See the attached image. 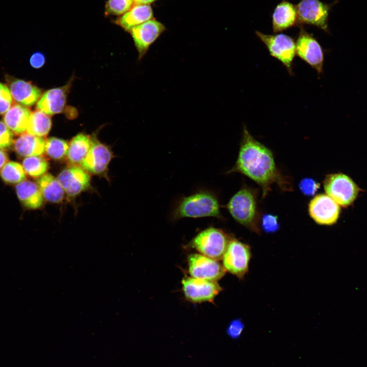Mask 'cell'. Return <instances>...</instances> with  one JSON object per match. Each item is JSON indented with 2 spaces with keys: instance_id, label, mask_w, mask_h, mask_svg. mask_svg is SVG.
Masks as SVG:
<instances>
[{
  "instance_id": "6da1fadb",
  "label": "cell",
  "mask_w": 367,
  "mask_h": 367,
  "mask_svg": "<svg viewBox=\"0 0 367 367\" xmlns=\"http://www.w3.org/2000/svg\"><path fill=\"white\" fill-rule=\"evenodd\" d=\"M240 173L261 188L264 197L276 184L281 190L289 191L291 184L278 171L271 151L255 140L243 127V135L235 164L227 173Z\"/></svg>"
},
{
  "instance_id": "7a4b0ae2",
  "label": "cell",
  "mask_w": 367,
  "mask_h": 367,
  "mask_svg": "<svg viewBox=\"0 0 367 367\" xmlns=\"http://www.w3.org/2000/svg\"><path fill=\"white\" fill-rule=\"evenodd\" d=\"M203 217L223 218L217 197L208 190L199 191L181 197L171 214V219L174 221L184 218Z\"/></svg>"
},
{
  "instance_id": "3957f363",
  "label": "cell",
  "mask_w": 367,
  "mask_h": 367,
  "mask_svg": "<svg viewBox=\"0 0 367 367\" xmlns=\"http://www.w3.org/2000/svg\"><path fill=\"white\" fill-rule=\"evenodd\" d=\"M226 207L237 222L260 233L256 196L253 189L246 186L242 188L230 198Z\"/></svg>"
},
{
  "instance_id": "277c9868",
  "label": "cell",
  "mask_w": 367,
  "mask_h": 367,
  "mask_svg": "<svg viewBox=\"0 0 367 367\" xmlns=\"http://www.w3.org/2000/svg\"><path fill=\"white\" fill-rule=\"evenodd\" d=\"M231 238L222 230L211 227L198 233L190 246L201 254L218 260L222 258Z\"/></svg>"
},
{
  "instance_id": "5b68a950",
  "label": "cell",
  "mask_w": 367,
  "mask_h": 367,
  "mask_svg": "<svg viewBox=\"0 0 367 367\" xmlns=\"http://www.w3.org/2000/svg\"><path fill=\"white\" fill-rule=\"evenodd\" d=\"M255 34L265 45L270 55L281 62L289 74L293 75V62L296 55L294 39L281 33L265 34L256 31Z\"/></svg>"
},
{
  "instance_id": "8992f818",
  "label": "cell",
  "mask_w": 367,
  "mask_h": 367,
  "mask_svg": "<svg viewBox=\"0 0 367 367\" xmlns=\"http://www.w3.org/2000/svg\"><path fill=\"white\" fill-rule=\"evenodd\" d=\"M323 183L326 194L344 207L352 204L360 192L356 183L342 173L327 175Z\"/></svg>"
},
{
  "instance_id": "52a82bcc",
  "label": "cell",
  "mask_w": 367,
  "mask_h": 367,
  "mask_svg": "<svg viewBox=\"0 0 367 367\" xmlns=\"http://www.w3.org/2000/svg\"><path fill=\"white\" fill-rule=\"evenodd\" d=\"M335 4H326L320 0H301L296 6L297 25L308 24L317 27L329 33L328 17Z\"/></svg>"
},
{
  "instance_id": "ba28073f",
  "label": "cell",
  "mask_w": 367,
  "mask_h": 367,
  "mask_svg": "<svg viewBox=\"0 0 367 367\" xmlns=\"http://www.w3.org/2000/svg\"><path fill=\"white\" fill-rule=\"evenodd\" d=\"M251 256L249 245L231 238L222 257L223 266L226 271L242 279L248 271Z\"/></svg>"
},
{
  "instance_id": "9c48e42d",
  "label": "cell",
  "mask_w": 367,
  "mask_h": 367,
  "mask_svg": "<svg viewBox=\"0 0 367 367\" xmlns=\"http://www.w3.org/2000/svg\"><path fill=\"white\" fill-rule=\"evenodd\" d=\"M299 27L300 30L296 41V55L320 74L323 72L324 62L323 48L312 35L305 30L303 25Z\"/></svg>"
},
{
  "instance_id": "30bf717a",
  "label": "cell",
  "mask_w": 367,
  "mask_h": 367,
  "mask_svg": "<svg viewBox=\"0 0 367 367\" xmlns=\"http://www.w3.org/2000/svg\"><path fill=\"white\" fill-rule=\"evenodd\" d=\"M185 298L192 303L213 302L221 291L217 281L186 277L181 281Z\"/></svg>"
},
{
  "instance_id": "8fae6325",
  "label": "cell",
  "mask_w": 367,
  "mask_h": 367,
  "mask_svg": "<svg viewBox=\"0 0 367 367\" xmlns=\"http://www.w3.org/2000/svg\"><path fill=\"white\" fill-rule=\"evenodd\" d=\"M189 272L192 277L217 281L226 271L219 261L201 254H191L188 257Z\"/></svg>"
},
{
  "instance_id": "7c38bea8",
  "label": "cell",
  "mask_w": 367,
  "mask_h": 367,
  "mask_svg": "<svg viewBox=\"0 0 367 367\" xmlns=\"http://www.w3.org/2000/svg\"><path fill=\"white\" fill-rule=\"evenodd\" d=\"M166 30L165 25L153 18L129 31L138 51L139 60L143 58L150 46Z\"/></svg>"
},
{
  "instance_id": "4fadbf2b",
  "label": "cell",
  "mask_w": 367,
  "mask_h": 367,
  "mask_svg": "<svg viewBox=\"0 0 367 367\" xmlns=\"http://www.w3.org/2000/svg\"><path fill=\"white\" fill-rule=\"evenodd\" d=\"M310 216L318 224L331 225L337 221L340 205L327 194L316 195L308 205Z\"/></svg>"
},
{
  "instance_id": "5bb4252c",
  "label": "cell",
  "mask_w": 367,
  "mask_h": 367,
  "mask_svg": "<svg viewBox=\"0 0 367 367\" xmlns=\"http://www.w3.org/2000/svg\"><path fill=\"white\" fill-rule=\"evenodd\" d=\"M91 141L90 149L81 164L84 170L93 174H100L106 170L112 154L109 148L94 136Z\"/></svg>"
},
{
  "instance_id": "9a60e30c",
  "label": "cell",
  "mask_w": 367,
  "mask_h": 367,
  "mask_svg": "<svg viewBox=\"0 0 367 367\" xmlns=\"http://www.w3.org/2000/svg\"><path fill=\"white\" fill-rule=\"evenodd\" d=\"M58 179L66 194L74 197L89 188L91 178L83 169L73 166L62 170Z\"/></svg>"
},
{
  "instance_id": "2e32d148",
  "label": "cell",
  "mask_w": 367,
  "mask_h": 367,
  "mask_svg": "<svg viewBox=\"0 0 367 367\" xmlns=\"http://www.w3.org/2000/svg\"><path fill=\"white\" fill-rule=\"evenodd\" d=\"M70 86L69 83L63 87L46 91L37 101V109L48 115L62 112L65 107Z\"/></svg>"
},
{
  "instance_id": "e0dca14e",
  "label": "cell",
  "mask_w": 367,
  "mask_h": 367,
  "mask_svg": "<svg viewBox=\"0 0 367 367\" xmlns=\"http://www.w3.org/2000/svg\"><path fill=\"white\" fill-rule=\"evenodd\" d=\"M9 81L11 96L19 104L25 107L32 106L42 95L41 90L31 82L12 78Z\"/></svg>"
},
{
  "instance_id": "ac0fdd59",
  "label": "cell",
  "mask_w": 367,
  "mask_h": 367,
  "mask_svg": "<svg viewBox=\"0 0 367 367\" xmlns=\"http://www.w3.org/2000/svg\"><path fill=\"white\" fill-rule=\"evenodd\" d=\"M296 6L287 0H282L275 7L272 15L274 33L282 32L295 25H297Z\"/></svg>"
},
{
  "instance_id": "d6986e66",
  "label": "cell",
  "mask_w": 367,
  "mask_h": 367,
  "mask_svg": "<svg viewBox=\"0 0 367 367\" xmlns=\"http://www.w3.org/2000/svg\"><path fill=\"white\" fill-rule=\"evenodd\" d=\"M153 18L150 5L134 4L128 11L119 16L115 23L129 32L134 27Z\"/></svg>"
},
{
  "instance_id": "ffe728a7",
  "label": "cell",
  "mask_w": 367,
  "mask_h": 367,
  "mask_svg": "<svg viewBox=\"0 0 367 367\" xmlns=\"http://www.w3.org/2000/svg\"><path fill=\"white\" fill-rule=\"evenodd\" d=\"M31 113L27 107L15 103L5 113L3 122L14 134L21 135L27 132Z\"/></svg>"
},
{
  "instance_id": "44dd1931",
  "label": "cell",
  "mask_w": 367,
  "mask_h": 367,
  "mask_svg": "<svg viewBox=\"0 0 367 367\" xmlns=\"http://www.w3.org/2000/svg\"><path fill=\"white\" fill-rule=\"evenodd\" d=\"M15 151L21 156L40 155L45 151V141L29 133H23L14 140Z\"/></svg>"
},
{
  "instance_id": "7402d4cb",
  "label": "cell",
  "mask_w": 367,
  "mask_h": 367,
  "mask_svg": "<svg viewBox=\"0 0 367 367\" xmlns=\"http://www.w3.org/2000/svg\"><path fill=\"white\" fill-rule=\"evenodd\" d=\"M17 197L25 207L36 209L43 204V197L37 184L29 180H24L15 187Z\"/></svg>"
},
{
  "instance_id": "603a6c76",
  "label": "cell",
  "mask_w": 367,
  "mask_h": 367,
  "mask_svg": "<svg viewBox=\"0 0 367 367\" xmlns=\"http://www.w3.org/2000/svg\"><path fill=\"white\" fill-rule=\"evenodd\" d=\"M43 198L53 203L60 202L63 199L64 190L58 179L50 174H45L36 180Z\"/></svg>"
},
{
  "instance_id": "cb8c5ba5",
  "label": "cell",
  "mask_w": 367,
  "mask_h": 367,
  "mask_svg": "<svg viewBox=\"0 0 367 367\" xmlns=\"http://www.w3.org/2000/svg\"><path fill=\"white\" fill-rule=\"evenodd\" d=\"M91 138L84 134H79L70 141L67 152L69 162L73 164H81L90 147Z\"/></svg>"
},
{
  "instance_id": "d4e9b609",
  "label": "cell",
  "mask_w": 367,
  "mask_h": 367,
  "mask_svg": "<svg viewBox=\"0 0 367 367\" xmlns=\"http://www.w3.org/2000/svg\"><path fill=\"white\" fill-rule=\"evenodd\" d=\"M51 127V120L49 115L37 109L31 113L27 132L42 138L47 135Z\"/></svg>"
},
{
  "instance_id": "484cf974",
  "label": "cell",
  "mask_w": 367,
  "mask_h": 367,
  "mask_svg": "<svg viewBox=\"0 0 367 367\" xmlns=\"http://www.w3.org/2000/svg\"><path fill=\"white\" fill-rule=\"evenodd\" d=\"M0 176L3 180L8 184H18L26 178L22 166L19 163L7 162L0 170Z\"/></svg>"
},
{
  "instance_id": "4316f807",
  "label": "cell",
  "mask_w": 367,
  "mask_h": 367,
  "mask_svg": "<svg viewBox=\"0 0 367 367\" xmlns=\"http://www.w3.org/2000/svg\"><path fill=\"white\" fill-rule=\"evenodd\" d=\"M25 173L33 178H39L48 169L47 161L40 155L25 157L22 163Z\"/></svg>"
},
{
  "instance_id": "83f0119b",
  "label": "cell",
  "mask_w": 367,
  "mask_h": 367,
  "mask_svg": "<svg viewBox=\"0 0 367 367\" xmlns=\"http://www.w3.org/2000/svg\"><path fill=\"white\" fill-rule=\"evenodd\" d=\"M68 146L65 140L51 137L45 141V151L50 158L60 160L67 155Z\"/></svg>"
},
{
  "instance_id": "f1b7e54d",
  "label": "cell",
  "mask_w": 367,
  "mask_h": 367,
  "mask_svg": "<svg viewBox=\"0 0 367 367\" xmlns=\"http://www.w3.org/2000/svg\"><path fill=\"white\" fill-rule=\"evenodd\" d=\"M134 5L133 0H108L105 6L106 15H122Z\"/></svg>"
},
{
  "instance_id": "f546056e",
  "label": "cell",
  "mask_w": 367,
  "mask_h": 367,
  "mask_svg": "<svg viewBox=\"0 0 367 367\" xmlns=\"http://www.w3.org/2000/svg\"><path fill=\"white\" fill-rule=\"evenodd\" d=\"M12 103V97L8 87L0 83V114H5Z\"/></svg>"
},
{
  "instance_id": "4dcf8cb0",
  "label": "cell",
  "mask_w": 367,
  "mask_h": 367,
  "mask_svg": "<svg viewBox=\"0 0 367 367\" xmlns=\"http://www.w3.org/2000/svg\"><path fill=\"white\" fill-rule=\"evenodd\" d=\"M14 142L13 134L3 121L0 120V149L8 148Z\"/></svg>"
},
{
  "instance_id": "1f68e13d",
  "label": "cell",
  "mask_w": 367,
  "mask_h": 367,
  "mask_svg": "<svg viewBox=\"0 0 367 367\" xmlns=\"http://www.w3.org/2000/svg\"><path fill=\"white\" fill-rule=\"evenodd\" d=\"M320 187V184L310 178L302 179L299 184L301 191L306 196H312Z\"/></svg>"
},
{
  "instance_id": "d6a6232c",
  "label": "cell",
  "mask_w": 367,
  "mask_h": 367,
  "mask_svg": "<svg viewBox=\"0 0 367 367\" xmlns=\"http://www.w3.org/2000/svg\"><path fill=\"white\" fill-rule=\"evenodd\" d=\"M261 224L267 232H274L279 228L277 217L270 214L266 215L263 217Z\"/></svg>"
},
{
  "instance_id": "836d02e7",
  "label": "cell",
  "mask_w": 367,
  "mask_h": 367,
  "mask_svg": "<svg viewBox=\"0 0 367 367\" xmlns=\"http://www.w3.org/2000/svg\"><path fill=\"white\" fill-rule=\"evenodd\" d=\"M244 324L239 320H235L231 322L227 329V333L232 338H238L244 329Z\"/></svg>"
},
{
  "instance_id": "e575fe53",
  "label": "cell",
  "mask_w": 367,
  "mask_h": 367,
  "mask_svg": "<svg viewBox=\"0 0 367 367\" xmlns=\"http://www.w3.org/2000/svg\"><path fill=\"white\" fill-rule=\"evenodd\" d=\"M45 58L44 55L40 52L34 53L31 57L30 63L34 68H40L45 64Z\"/></svg>"
},
{
  "instance_id": "d590c367",
  "label": "cell",
  "mask_w": 367,
  "mask_h": 367,
  "mask_svg": "<svg viewBox=\"0 0 367 367\" xmlns=\"http://www.w3.org/2000/svg\"><path fill=\"white\" fill-rule=\"evenodd\" d=\"M8 160L7 153L2 149H0V170Z\"/></svg>"
},
{
  "instance_id": "8d00e7d4",
  "label": "cell",
  "mask_w": 367,
  "mask_h": 367,
  "mask_svg": "<svg viewBox=\"0 0 367 367\" xmlns=\"http://www.w3.org/2000/svg\"><path fill=\"white\" fill-rule=\"evenodd\" d=\"M134 4L150 5L157 0H133Z\"/></svg>"
}]
</instances>
